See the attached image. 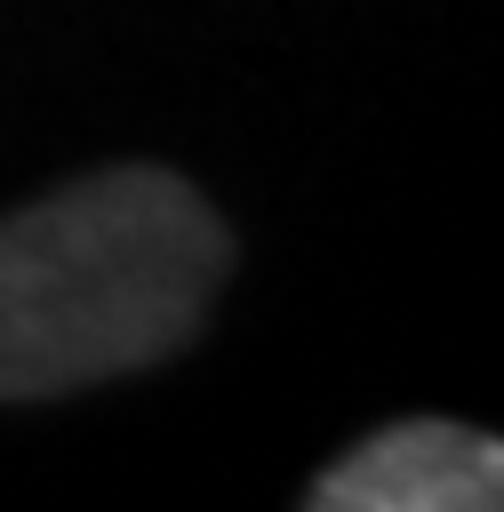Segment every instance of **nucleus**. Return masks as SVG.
<instances>
[{
  "instance_id": "obj_2",
  "label": "nucleus",
  "mask_w": 504,
  "mask_h": 512,
  "mask_svg": "<svg viewBox=\"0 0 504 512\" xmlns=\"http://www.w3.org/2000/svg\"><path fill=\"white\" fill-rule=\"evenodd\" d=\"M312 512H504V440L456 416H400L344 448L312 488Z\"/></svg>"
},
{
  "instance_id": "obj_1",
  "label": "nucleus",
  "mask_w": 504,
  "mask_h": 512,
  "mask_svg": "<svg viewBox=\"0 0 504 512\" xmlns=\"http://www.w3.org/2000/svg\"><path fill=\"white\" fill-rule=\"evenodd\" d=\"M224 272V216L152 160L0 216V400H56L184 352Z\"/></svg>"
}]
</instances>
